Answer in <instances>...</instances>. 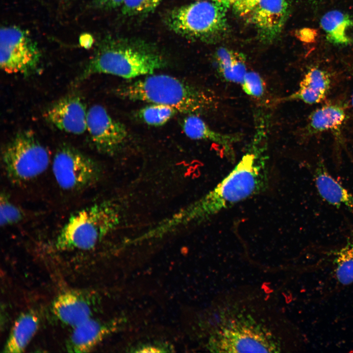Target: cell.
<instances>
[{"instance_id":"cell-3","label":"cell","mask_w":353,"mask_h":353,"mask_svg":"<svg viewBox=\"0 0 353 353\" xmlns=\"http://www.w3.org/2000/svg\"><path fill=\"white\" fill-rule=\"evenodd\" d=\"M114 91L122 99L167 105L188 115L206 111L215 102L206 91L165 74L149 75L122 84Z\"/></svg>"},{"instance_id":"cell-32","label":"cell","mask_w":353,"mask_h":353,"mask_svg":"<svg viewBox=\"0 0 353 353\" xmlns=\"http://www.w3.org/2000/svg\"><path fill=\"white\" fill-rule=\"evenodd\" d=\"M352 105L353 107V93L352 98Z\"/></svg>"},{"instance_id":"cell-26","label":"cell","mask_w":353,"mask_h":353,"mask_svg":"<svg viewBox=\"0 0 353 353\" xmlns=\"http://www.w3.org/2000/svg\"><path fill=\"white\" fill-rule=\"evenodd\" d=\"M241 85L245 93L253 97H262L265 91V84L262 77L253 71H247Z\"/></svg>"},{"instance_id":"cell-21","label":"cell","mask_w":353,"mask_h":353,"mask_svg":"<svg viewBox=\"0 0 353 353\" xmlns=\"http://www.w3.org/2000/svg\"><path fill=\"white\" fill-rule=\"evenodd\" d=\"M218 70L227 81L241 83L247 72L243 54L226 48H219L216 53Z\"/></svg>"},{"instance_id":"cell-4","label":"cell","mask_w":353,"mask_h":353,"mask_svg":"<svg viewBox=\"0 0 353 353\" xmlns=\"http://www.w3.org/2000/svg\"><path fill=\"white\" fill-rule=\"evenodd\" d=\"M120 207L110 201L99 202L75 212L59 232L55 246L59 251L89 250L120 224Z\"/></svg>"},{"instance_id":"cell-17","label":"cell","mask_w":353,"mask_h":353,"mask_svg":"<svg viewBox=\"0 0 353 353\" xmlns=\"http://www.w3.org/2000/svg\"><path fill=\"white\" fill-rule=\"evenodd\" d=\"M314 176L318 193L324 200L334 206L345 207L353 213V194L332 177L322 162L318 163Z\"/></svg>"},{"instance_id":"cell-11","label":"cell","mask_w":353,"mask_h":353,"mask_svg":"<svg viewBox=\"0 0 353 353\" xmlns=\"http://www.w3.org/2000/svg\"><path fill=\"white\" fill-rule=\"evenodd\" d=\"M88 110L78 94H70L60 99L46 111L44 117L56 128L74 134L87 130Z\"/></svg>"},{"instance_id":"cell-12","label":"cell","mask_w":353,"mask_h":353,"mask_svg":"<svg viewBox=\"0 0 353 353\" xmlns=\"http://www.w3.org/2000/svg\"><path fill=\"white\" fill-rule=\"evenodd\" d=\"M288 14L286 0H260L250 14L259 37L271 42L281 32Z\"/></svg>"},{"instance_id":"cell-20","label":"cell","mask_w":353,"mask_h":353,"mask_svg":"<svg viewBox=\"0 0 353 353\" xmlns=\"http://www.w3.org/2000/svg\"><path fill=\"white\" fill-rule=\"evenodd\" d=\"M39 324L38 317L34 312L28 311L21 314L13 326L3 352H23L35 334Z\"/></svg>"},{"instance_id":"cell-7","label":"cell","mask_w":353,"mask_h":353,"mask_svg":"<svg viewBox=\"0 0 353 353\" xmlns=\"http://www.w3.org/2000/svg\"><path fill=\"white\" fill-rule=\"evenodd\" d=\"M227 11V7L216 2L199 0L174 10L168 23L176 33L192 38L207 39L225 31Z\"/></svg>"},{"instance_id":"cell-30","label":"cell","mask_w":353,"mask_h":353,"mask_svg":"<svg viewBox=\"0 0 353 353\" xmlns=\"http://www.w3.org/2000/svg\"><path fill=\"white\" fill-rule=\"evenodd\" d=\"M93 38L89 35H85L81 36L80 38V44L84 47H91L93 44Z\"/></svg>"},{"instance_id":"cell-5","label":"cell","mask_w":353,"mask_h":353,"mask_svg":"<svg viewBox=\"0 0 353 353\" xmlns=\"http://www.w3.org/2000/svg\"><path fill=\"white\" fill-rule=\"evenodd\" d=\"M163 57L146 49L113 43L101 45L76 78L81 82L92 75L105 74L130 79L153 74L166 66Z\"/></svg>"},{"instance_id":"cell-6","label":"cell","mask_w":353,"mask_h":353,"mask_svg":"<svg viewBox=\"0 0 353 353\" xmlns=\"http://www.w3.org/2000/svg\"><path fill=\"white\" fill-rule=\"evenodd\" d=\"M50 157L47 148L31 130L17 133L2 152L5 174L16 185L29 182L41 175L49 165Z\"/></svg>"},{"instance_id":"cell-1","label":"cell","mask_w":353,"mask_h":353,"mask_svg":"<svg viewBox=\"0 0 353 353\" xmlns=\"http://www.w3.org/2000/svg\"><path fill=\"white\" fill-rule=\"evenodd\" d=\"M228 301L220 305L206 345L213 353L286 352V322L264 303Z\"/></svg>"},{"instance_id":"cell-8","label":"cell","mask_w":353,"mask_h":353,"mask_svg":"<svg viewBox=\"0 0 353 353\" xmlns=\"http://www.w3.org/2000/svg\"><path fill=\"white\" fill-rule=\"evenodd\" d=\"M55 181L62 189L81 190L99 180L102 170L93 159L68 145L61 146L56 151L52 163Z\"/></svg>"},{"instance_id":"cell-2","label":"cell","mask_w":353,"mask_h":353,"mask_svg":"<svg viewBox=\"0 0 353 353\" xmlns=\"http://www.w3.org/2000/svg\"><path fill=\"white\" fill-rule=\"evenodd\" d=\"M261 152L244 154L231 171L212 189L168 219L161 222L166 233L179 227L204 222L219 212L262 192L269 173Z\"/></svg>"},{"instance_id":"cell-22","label":"cell","mask_w":353,"mask_h":353,"mask_svg":"<svg viewBox=\"0 0 353 353\" xmlns=\"http://www.w3.org/2000/svg\"><path fill=\"white\" fill-rule=\"evenodd\" d=\"M333 263L337 282L342 285L353 283V240L336 252Z\"/></svg>"},{"instance_id":"cell-24","label":"cell","mask_w":353,"mask_h":353,"mask_svg":"<svg viewBox=\"0 0 353 353\" xmlns=\"http://www.w3.org/2000/svg\"><path fill=\"white\" fill-rule=\"evenodd\" d=\"M24 217L22 210L14 203L5 192L0 196V224L5 227L20 222Z\"/></svg>"},{"instance_id":"cell-23","label":"cell","mask_w":353,"mask_h":353,"mask_svg":"<svg viewBox=\"0 0 353 353\" xmlns=\"http://www.w3.org/2000/svg\"><path fill=\"white\" fill-rule=\"evenodd\" d=\"M178 112L175 108L170 106L151 103L140 109L136 115L145 124L158 126L165 125Z\"/></svg>"},{"instance_id":"cell-27","label":"cell","mask_w":353,"mask_h":353,"mask_svg":"<svg viewBox=\"0 0 353 353\" xmlns=\"http://www.w3.org/2000/svg\"><path fill=\"white\" fill-rule=\"evenodd\" d=\"M260 0H235L232 5L234 11L240 16L250 14Z\"/></svg>"},{"instance_id":"cell-18","label":"cell","mask_w":353,"mask_h":353,"mask_svg":"<svg viewBox=\"0 0 353 353\" xmlns=\"http://www.w3.org/2000/svg\"><path fill=\"white\" fill-rule=\"evenodd\" d=\"M320 25L327 40L336 45L353 43V19L348 14L334 10L325 13Z\"/></svg>"},{"instance_id":"cell-28","label":"cell","mask_w":353,"mask_h":353,"mask_svg":"<svg viewBox=\"0 0 353 353\" xmlns=\"http://www.w3.org/2000/svg\"><path fill=\"white\" fill-rule=\"evenodd\" d=\"M132 352L138 353H160L171 352L168 345L161 343H147L138 346Z\"/></svg>"},{"instance_id":"cell-19","label":"cell","mask_w":353,"mask_h":353,"mask_svg":"<svg viewBox=\"0 0 353 353\" xmlns=\"http://www.w3.org/2000/svg\"><path fill=\"white\" fill-rule=\"evenodd\" d=\"M346 117L344 107L340 103L326 104L309 115L306 126L309 134H316L340 129Z\"/></svg>"},{"instance_id":"cell-9","label":"cell","mask_w":353,"mask_h":353,"mask_svg":"<svg viewBox=\"0 0 353 353\" xmlns=\"http://www.w3.org/2000/svg\"><path fill=\"white\" fill-rule=\"evenodd\" d=\"M0 65L8 74L28 76L38 70L41 53L28 32L16 26L0 29Z\"/></svg>"},{"instance_id":"cell-13","label":"cell","mask_w":353,"mask_h":353,"mask_svg":"<svg viewBox=\"0 0 353 353\" xmlns=\"http://www.w3.org/2000/svg\"><path fill=\"white\" fill-rule=\"evenodd\" d=\"M51 305L54 316L62 323L73 328L91 318L89 301L77 292L67 291L59 294Z\"/></svg>"},{"instance_id":"cell-14","label":"cell","mask_w":353,"mask_h":353,"mask_svg":"<svg viewBox=\"0 0 353 353\" xmlns=\"http://www.w3.org/2000/svg\"><path fill=\"white\" fill-rule=\"evenodd\" d=\"M181 126L185 134L193 140H203L220 146L227 158L235 156L234 146L242 136L239 133L226 134L211 128L198 115H188L183 120Z\"/></svg>"},{"instance_id":"cell-15","label":"cell","mask_w":353,"mask_h":353,"mask_svg":"<svg viewBox=\"0 0 353 353\" xmlns=\"http://www.w3.org/2000/svg\"><path fill=\"white\" fill-rule=\"evenodd\" d=\"M115 322L103 323L91 318L74 328L67 342L70 352H90L107 335L117 329Z\"/></svg>"},{"instance_id":"cell-29","label":"cell","mask_w":353,"mask_h":353,"mask_svg":"<svg viewBox=\"0 0 353 353\" xmlns=\"http://www.w3.org/2000/svg\"><path fill=\"white\" fill-rule=\"evenodd\" d=\"M123 0H94V4L98 8H113L122 6Z\"/></svg>"},{"instance_id":"cell-16","label":"cell","mask_w":353,"mask_h":353,"mask_svg":"<svg viewBox=\"0 0 353 353\" xmlns=\"http://www.w3.org/2000/svg\"><path fill=\"white\" fill-rule=\"evenodd\" d=\"M331 83L328 72L318 67L309 69L301 81L298 89L287 98L308 104L318 103L326 97Z\"/></svg>"},{"instance_id":"cell-10","label":"cell","mask_w":353,"mask_h":353,"mask_svg":"<svg viewBox=\"0 0 353 353\" xmlns=\"http://www.w3.org/2000/svg\"><path fill=\"white\" fill-rule=\"evenodd\" d=\"M87 130L95 148L108 155H113L120 151L129 137L126 126L99 104L88 110Z\"/></svg>"},{"instance_id":"cell-31","label":"cell","mask_w":353,"mask_h":353,"mask_svg":"<svg viewBox=\"0 0 353 353\" xmlns=\"http://www.w3.org/2000/svg\"><path fill=\"white\" fill-rule=\"evenodd\" d=\"M219 4H221L226 7L229 8L232 6L235 0H209Z\"/></svg>"},{"instance_id":"cell-25","label":"cell","mask_w":353,"mask_h":353,"mask_svg":"<svg viewBox=\"0 0 353 353\" xmlns=\"http://www.w3.org/2000/svg\"><path fill=\"white\" fill-rule=\"evenodd\" d=\"M161 0H123V13L127 15H135L149 13L160 4Z\"/></svg>"}]
</instances>
